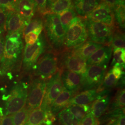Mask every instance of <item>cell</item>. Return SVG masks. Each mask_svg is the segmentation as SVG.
Masks as SVG:
<instances>
[{
  "label": "cell",
  "mask_w": 125,
  "mask_h": 125,
  "mask_svg": "<svg viewBox=\"0 0 125 125\" xmlns=\"http://www.w3.org/2000/svg\"><path fill=\"white\" fill-rule=\"evenodd\" d=\"M46 82L37 77L31 82L25 106L30 110L40 107L45 95Z\"/></svg>",
  "instance_id": "10"
},
{
  "label": "cell",
  "mask_w": 125,
  "mask_h": 125,
  "mask_svg": "<svg viewBox=\"0 0 125 125\" xmlns=\"http://www.w3.org/2000/svg\"><path fill=\"white\" fill-rule=\"evenodd\" d=\"M31 111L25 106L13 114V125H25Z\"/></svg>",
  "instance_id": "31"
},
{
  "label": "cell",
  "mask_w": 125,
  "mask_h": 125,
  "mask_svg": "<svg viewBox=\"0 0 125 125\" xmlns=\"http://www.w3.org/2000/svg\"><path fill=\"white\" fill-rule=\"evenodd\" d=\"M102 1V0H76L74 5L76 13L83 17L92 12Z\"/></svg>",
  "instance_id": "20"
},
{
  "label": "cell",
  "mask_w": 125,
  "mask_h": 125,
  "mask_svg": "<svg viewBox=\"0 0 125 125\" xmlns=\"http://www.w3.org/2000/svg\"><path fill=\"white\" fill-rule=\"evenodd\" d=\"M62 70L59 69L53 76L46 82L45 95L40 107L46 111H51V107L55 99L63 89L61 78Z\"/></svg>",
  "instance_id": "8"
},
{
  "label": "cell",
  "mask_w": 125,
  "mask_h": 125,
  "mask_svg": "<svg viewBox=\"0 0 125 125\" xmlns=\"http://www.w3.org/2000/svg\"><path fill=\"white\" fill-rule=\"evenodd\" d=\"M105 3L109 5L112 9L115 8L117 6L122 4H125V0H103Z\"/></svg>",
  "instance_id": "42"
},
{
  "label": "cell",
  "mask_w": 125,
  "mask_h": 125,
  "mask_svg": "<svg viewBox=\"0 0 125 125\" xmlns=\"http://www.w3.org/2000/svg\"><path fill=\"white\" fill-rule=\"evenodd\" d=\"M62 52L58 57L59 69L75 72L81 75L85 73L87 67L86 60L74 56L69 50Z\"/></svg>",
  "instance_id": "11"
},
{
  "label": "cell",
  "mask_w": 125,
  "mask_h": 125,
  "mask_svg": "<svg viewBox=\"0 0 125 125\" xmlns=\"http://www.w3.org/2000/svg\"><path fill=\"white\" fill-rule=\"evenodd\" d=\"M58 15L62 26L66 31H67L68 28L71 21L76 16V13L72 8L59 13Z\"/></svg>",
  "instance_id": "29"
},
{
  "label": "cell",
  "mask_w": 125,
  "mask_h": 125,
  "mask_svg": "<svg viewBox=\"0 0 125 125\" xmlns=\"http://www.w3.org/2000/svg\"><path fill=\"white\" fill-rule=\"evenodd\" d=\"M103 46L102 44L89 40L69 50L74 56L86 61L92 54Z\"/></svg>",
  "instance_id": "17"
},
{
  "label": "cell",
  "mask_w": 125,
  "mask_h": 125,
  "mask_svg": "<svg viewBox=\"0 0 125 125\" xmlns=\"http://www.w3.org/2000/svg\"><path fill=\"white\" fill-rule=\"evenodd\" d=\"M119 81L117 80L112 74L111 70L105 75L103 80L101 86L97 89L98 92L104 90H109L118 85Z\"/></svg>",
  "instance_id": "27"
},
{
  "label": "cell",
  "mask_w": 125,
  "mask_h": 125,
  "mask_svg": "<svg viewBox=\"0 0 125 125\" xmlns=\"http://www.w3.org/2000/svg\"><path fill=\"white\" fill-rule=\"evenodd\" d=\"M115 20L122 29L125 28V4L117 6L113 9Z\"/></svg>",
  "instance_id": "32"
},
{
  "label": "cell",
  "mask_w": 125,
  "mask_h": 125,
  "mask_svg": "<svg viewBox=\"0 0 125 125\" xmlns=\"http://www.w3.org/2000/svg\"><path fill=\"white\" fill-rule=\"evenodd\" d=\"M100 122L90 112L81 121L79 125H99Z\"/></svg>",
  "instance_id": "34"
},
{
  "label": "cell",
  "mask_w": 125,
  "mask_h": 125,
  "mask_svg": "<svg viewBox=\"0 0 125 125\" xmlns=\"http://www.w3.org/2000/svg\"><path fill=\"white\" fill-rule=\"evenodd\" d=\"M28 88V84L24 82H19L13 85L9 94L4 97V115H13L25 107Z\"/></svg>",
  "instance_id": "3"
},
{
  "label": "cell",
  "mask_w": 125,
  "mask_h": 125,
  "mask_svg": "<svg viewBox=\"0 0 125 125\" xmlns=\"http://www.w3.org/2000/svg\"><path fill=\"white\" fill-rule=\"evenodd\" d=\"M39 36L40 35H39L34 31L29 32L24 36L26 44L30 45L34 44L38 40Z\"/></svg>",
  "instance_id": "37"
},
{
  "label": "cell",
  "mask_w": 125,
  "mask_h": 125,
  "mask_svg": "<svg viewBox=\"0 0 125 125\" xmlns=\"http://www.w3.org/2000/svg\"><path fill=\"white\" fill-rule=\"evenodd\" d=\"M85 22L90 41L103 45H110L115 30L114 27L88 19L85 20Z\"/></svg>",
  "instance_id": "6"
},
{
  "label": "cell",
  "mask_w": 125,
  "mask_h": 125,
  "mask_svg": "<svg viewBox=\"0 0 125 125\" xmlns=\"http://www.w3.org/2000/svg\"><path fill=\"white\" fill-rule=\"evenodd\" d=\"M123 70L120 67L113 66L110 70L116 79L119 81L123 76H124V72H123Z\"/></svg>",
  "instance_id": "40"
},
{
  "label": "cell",
  "mask_w": 125,
  "mask_h": 125,
  "mask_svg": "<svg viewBox=\"0 0 125 125\" xmlns=\"http://www.w3.org/2000/svg\"><path fill=\"white\" fill-rule=\"evenodd\" d=\"M16 0H0V8L8 11L13 10V7Z\"/></svg>",
  "instance_id": "38"
},
{
  "label": "cell",
  "mask_w": 125,
  "mask_h": 125,
  "mask_svg": "<svg viewBox=\"0 0 125 125\" xmlns=\"http://www.w3.org/2000/svg\"><path fill=\"white\" fill-rule=\"evenodd\" d=\"M8 12L6 9L0 8V27L5 28V25Z\"/></svg>",
  "instance_id": "41"
},
{
  "label": "cell",
  "mask_w": 125,
  "mask_h": 125,
  "mask_svg": "<svg viewBox=\"0 0 125 125\" xmlns=\"http://www.w3.org/2000/svg\"><path fill=\"white\" fill-rule=\"evenodd\" d=\"M110 45L113 48H125V35L120 30H114Z\"/></svg>",
  "instance_id": "30"
},
{
  "label": "cell",
  "mask_w": 125,
  "mask_h": 125,
  "mask_svg": "<svg viewBox=\"0 0 125 125\" xmlns=\"http://www.w3.org/2000/svg\"><path fill=\"white\" fill-rule=\"evenodd\" d=\"M111 93L110 90H104L99 92L96 98L90 106V112L96 119L100 118L107 109L110 103Z\"/></svg>",
  "instance_id": "13"
},
{
  "label": "cell",
  "mask_w": 125,
  "mask_h": 125,
  "mask_svg": "<svg viewBox=\"0 0 125 125\" xmlns=\"http://www.w3.org/2000/svg\"><path fill=\"white\" fill-rule=\"evenodd\" d=\"M13 115L0 116V125H13Z\"/></svg>",
  "instance_id": "39"
},
{
  "label": "cell",
  "mask_w": 125,
  "mask_h": 125,
  "mask_svg": "<svg viewBox=\"0 0 125 125\" xmlns=\"http://www.w3.org/2000/svg\"><path fill=\"white\" fill-rule=\"evenodd\" d=\"M13 10L19 13L27 24L33 17L36 11L32 0H16Z\"/></svg>",
  "instance_id": "18"
},
{
  "label": "cell",
  "mask_w": 125,
  "mask_h": 125,
  "mask_svg": "<svg viewBox=\"0 0 125 125\" xmlns=\"http://www.w3.org/2000/svg\"><path fill=\"white\" fill-rule=\"evenodd\" d=\"M61 78L63 87L69 91L78 93L81 85V75L68 70L62 71Z\"/></svg>",
  "instance_id": "16"
},
{
  "label": "cell",
  "mask_w": 125,
  "mask_h": 125,
  "mask_svg": "<svg viewBox=\"0 0 125 125\" xmlns=\"http://www.w3.org/2000/svg\"><path fill=\"white\" fill-rule=\"evenodd\" d=\"M58 70V54L53 51L45 54L40 58L32 71L36 77L47 81Z\"/></svg>",
  "instance_id": "7"
},
{
  "label": "cell",
  "mask_w": 125,
  "mask_h": 125,
  "mask_svg": "<svg viewBox=\"0 0 125 125\" xmlns=\"http://www.w3.org/2000/svg\"><path fill=\"white\" fill-rule=\"evenodd\" d=\"M58 120L62 125H79L81 121L77 120L66 107L58 113Z\"/></svg>",
  "instance_id": "26"
},
{
  "label": "cell",
  "mask_w": 125,
  "mask_h": 125,
  "mask_svg": "<svg viewBox=\"0 0 125 125\" xmlns=\"http://www.w3.org/2000/svg\"></svg>",
  "instance_id": "45"
},
{
  "label": "cell",
  "mask_w": 125,
  "mask_h": 125,
  "mask_svg": "<svg viewBox=\"0 0 125 125\" xmlns=\"http://www.w3.org/2000/svg\"><path fill=\"white\" fill-rule=\"evenodd\" d=\"M125 91L124 88H120L115 94V96L110 102L107 110L111 111L118 109L125 108Z\"/></svg>",
  "instance_id": "24"
},
{
  "label": "cell",
  "mask_w": 125,
  "mask_h": 125,
  "mask_svg": "<svg viewBox=\"0 0 125 125\" xmlns=\"http://www.w3.org/2000/svg\"><path fill=\"white\" fill-rule=\"evenodd\" d=\"M43 19L45 34L50 45L54 52L59 53L64 51L66 31L60 21L58 14L46 13Z\"/></svg>",
  "instance_id": "2"
},
{
  "label": "cell",
  "mask_w": 125,
  "mask_h": 125,
  "mask_svg": "<svg viewBox=\"0 0 125 125\" xmlns=\"http://www.w3.org/2000/svg\"><path fill=\"white\" fill-rule=\"evenodd\" d=\"M98 92L97 89H89L79 92L75 94L69 103V105L72 104L89 105L96 98Z\"/></svg>",
  "instance_id": "21"
},
{
  "label": "cell",
  "mask_w": 125,
  "mask_h": 125,
  "mask_svg": "<svg viewBox=\"0 0 125 125\" xmlns=\"http://www.w3.org/2000/svg\"><path fill=\"white\" fill-rule=\"evenodd\" d=\"M125 62V48H114L111 66L120 67L122 69H124Z\"/></svg>",
  "instance_id": "28"
},
{
  "label": "cell",
  "mask_w": 125,
  "mask_h": 125,
  "mask_svg": "<svg viewBox=\"0 0 125 125\" xmlns=\"http://www.w3.org/2000/svg\"><path fill=\"white\" fill-rule=\"evenodd\" d=\"M87 19L103 23L109 27H114L115 24L113 9L103 1L87 15Z\"/></svg>",
  "instance_id": "12"
},
{
  "label": "cell",
  "mask_w": 125,
  "mask_h": 125,
  "mask_svg": "<svg viewBox=\"0 0 125 125\" xmlns=\"http://www.w3.org/2000/svg\"><path fill=\"white\" fill-rule=\"evenodd\" d=\"M66 108L76 118L80 121L90 112L89 105L72 104L68 106Z\"/></svg>",
  "instance_id": "25"
},
{
  "label": "cell",
  "mask_w": 125,
  "mask_h": 125,
  "mask_svg": "<svg viewBox=\"0 0 125 125\" xmlns=\"http://www.w3.org/2000/svg\"><path fill=\"white\" fill-rule=\"evenodd\" d=\"M106 69L97 65L87 66L85 73L81 75V85L79 93L89 89H97L103 83Z\"/></svg>",
  "instance_id": "9"
},
{
  "label": "cell",
  "mask_w": 125,
  "mask_h": 125,
  "mask_svg": "<svg viewBox=\"0 0 125 125\" xmlns=\"http://www.w3.org/2000/svg\"><path fill=\"white\" fill-rule=\"evenodd\" d=\"M77 93L69 91L63 88L62 92L55 99L51 107V112L55 115L67 107L71 99Z\"/></svg>",
  "instance_id": "19"
},
{
  "label": "cell",
  "mask_w": 125,
  "mask_h": 125,
  "mask_svg": "<svg viewBox=\"0 0 125 125\" xmlns=\"http://www.w3.org/2000/svg\"><path fill=\"white\" fill-rule=\"evenodd\" d=\"M23 32L7 34L5 38L4 50L0 60V76L11 73L17 63L22 53Z\"/></svg>",
  "instance_id": "1"
},
{
  "label": "cell",
  "mask_w": 125,
  "mask_h": 125,
  "mask_svg": "<svg viewBox=\"0 0 125 125\" xmlns=\"http://www.w3.org/2000/svg\"><path fill=\"white\" fill-rule=\"evenodd\" d=\"M108 121L107 125H125V114L112 118Z\"/></svg>",
  "instance_id": "36"
},
{
  "label": "cell",
  "mask_w": 125,
  "mask_h": 125,
  "mask_svg": "<svg viewBox=\"0 0 125 125\" xmlns=\"http://www.w3.org/2000/svg\"><path fill=\"white\" fill-rule=\"evenodd\" d=\"M44 27L43 21L42 18L37 17L32 18L25 27L23 31V35L24 36L30 32H31L36 29Z\"/></svg>",
  "instance_id": "33"
},
{
  "label": "cell",
  "mask_w": 125,
  "mask_h": 125,
  "mask_svg": "<svg viewBox=\"0 0 125 125\" xmlns=\"http://www.w3.org/2000/svg\"><path fill=\"white\" fill-rule=\"evenodd\" d=\"M5 28L4 27H0V38L3 36V33L4 32Z\"/></svg>",
  "instance_id": "44"
},
{
  "label": "cell",
  "mask_w": 125,
  "mask_h": 125,
  "mask_svg": "<svg viewBox=\"0 0 125 125\" xmlns=\"http://www.w3.org/2000/svg\"><path fill=\"white\" fill-rule=\"evenodd\" d=\"M26 21L17 12L14 10L9 11L7 14L5 29L7 34H11L16 32H23L27 25Z\"/></svg>",
  "instance_id": "15"
},
{
  "label": "cell",
  "mask_w": 125,
  "mask_h": 125,
  "mask_svg": "<svg viewBox=\"0 0 125 125\" xmlns=\"http://www.w3.org/2000/svg\"><path fill=\"white\" fill-rule=\"evenodd\" d=\"M47 112L41 107L31 111L25 125H43L47 119Z\"/></svg>",
  "instance_id": "22"
},
{
  "label": "cell",
  "mask_w": 125,
  "mask_h": 125,
  "mask_svg": "<svg viewBox=\"0 0 125 125\" xmlns=\"http://www.w3.org/2000/svg\"><path fill=\"white\" fill-rule=\"evenodd\" d=\"M88 38L85 20L76 16L70 23L64 41V49H72L85 42Z\"/></svg>",
  "instance_id": "4"
},
{
  "label": "cell",
  "mask_w": 125,
  "mask_h": 125,
  "mask_svg": "<svg viewBox=\"0 0 125 125\" xmlns=\"http://www.w3.org/2000/svg\"><path fill=\"white\" fill-rule=\"evenodd\" d=\"M47 5L50 13L57 14L72 8L73 6L72 0H47Z\"/></svg>",
  "instance_id": "23"
},
{
  "label": "cell",
  "mask_w": 125,
  "mask_h": 125,
  "mask_svg": "<svg viewBox=\"0 0 125 125\" xmlns=\"http://www.w3.org/2000/svg\"><path fill=\"white\" fill-rule=\"evenodd\" d=\"M36 11L40 13L45 14L47 10V0H32Z\"/></svg>",
  "instance_id": "35"
},
{
  "label": "cell",
  "mask_w": 125,
  "mask_h": 125,
  "mask_svg": "<svg viewBox=\"0 0 125 125\" xmlns=\"http://www.w3.org/2000/svg\"><path fill=\"white\" fill-rule=\"evenodd\" d=\"M47 42L44 34H40L36 42L33 45L26 44L23 55V72L28 73L31 72L36 63L46 48Z\"/></svg>",
  "instance_id": "5"
},
{
  "label": "cell",
  "mask_w": 125,
  "mask_h": 125,
  "mask_svg": "<svg viewBox=\"0 0 125 125\" xmlns=\"http://www.w3.org/2000/svg\"><path fill=\"white\" fill-rule=\"evenodd\" d=\"M5 38L3 36L0 38V60L2 58L4 50Z\"/></svg>",
  "instance_id": "43"
},
{
  "label": "cell",
  "mask_w": 125,
  "mask_h": 125,
  "mask_svg": "<svg viewBox=\"0 0 125 125\" xmlns=\"http://www.w3.org/2000/svg\"><path fill=\"white\" fill-rule=\"evenodd\" d=\"M112 48L111 45H103L87 59V65H97L107 69L112 57Z\"/></svg>",
  "instance_id": "14"
}]
</instances>
